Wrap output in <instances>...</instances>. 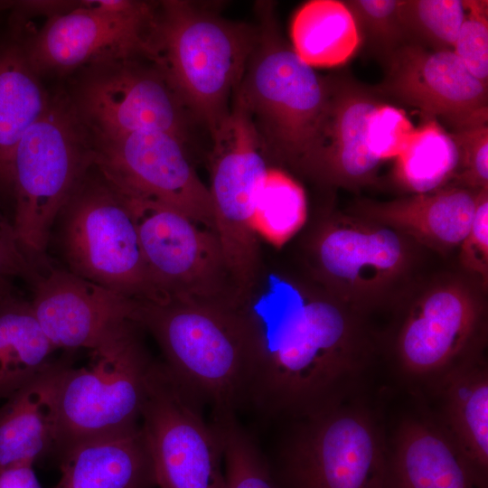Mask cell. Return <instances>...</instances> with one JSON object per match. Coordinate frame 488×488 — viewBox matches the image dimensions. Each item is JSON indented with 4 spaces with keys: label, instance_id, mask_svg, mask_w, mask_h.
Wrapping results in <instances>:
<instances>
[{
    "label": "cell",
    "instance_id": "cell-16",
    "mask_svg": "<svg viewBox=\"0 0 488 488\" xmlns=\"http://www.w3.org/2000/svg\"><path fill=\"white\" fill-rule=\"evenodd\" d=\"M383 63L385 77L375 87L382 98L439 118L453 131L487 124L488 86L470 74L453 51L407 42Z\"/></svg>",
    "mask_w": 488,
    "mask_h": 488
},
{
    "label": "cell",
    "instance_id": "cell-27",
    "mask_svg": "<svg viewBox=\"0 0 488 488\" xmlns=\"http://www.w3.org/2000/svg\"><path fill=\"white\" fill-rule=\"evenodd\" d=\"M458 169L459 152L451 133L428 118L396 157L393 174L400 187L418 194L455 185Z\"/></svg>",
    "mask_w": 488,
    "mask_h": 488
},
{
    "label": "cell",
    "instance_id": "cell-21",
    "mask_svg": "<svg viewBox=\"0 0 488 488\" xmlns=\"http://www.w3.org/2000/svg\"><path fill=\"white\" fill-rule=\"evenodd\" d=\"M70 365L69 358L52 360L0 404V468L54 454L60 387Z\"/></svg>",
    "mask_w": 488,
    "mask_h": 488
},
{
    "label": "cell",
    "instance_id": "cell-6",
    "mask_svg": "<svg viewBox=\"0 0 488 488\" xmlns=\"http://www.w3.org/2000/svg\"><path fill=\"white\" fill-rule=\"evenodd\" d=\"M346 399L294 418L268 460L281 488H386L382 433L367 408Z\"/></svg>",
    "mask_w": 488,
    "mask_h": 488
},
{
    "label": "cell",
    "instance_id": "cell-5",
    "mask_svg": "<svg viewBox=\"0 0 488 488\" xmlns=\"http://www.w3.org/2000/svg\"><path fill=\"white\" fill-rule=\"evenodd\" d=\"M93 162L92 134L70 96H51L12 161V223L33 266L44 258L54 221Z\"/></svg>",
    "mask_w": 488,
    "mask_h": 488
},
{
    "label": "cell",
    "instance_id": "cell-28",
    "mask_svg": "<svg viewBox=\"0 0 488 488\" xmlns=\"http://www.w3.org/2000/svg\"><path fill=\"white\" fill-rule=\"evenodd\" d=\"M305 219L303 187L286 173L268 168L256 200V228L274 243L282 244L302 228Z\"/></svg>",
    "mask_w": 488,
    "mask_h": 488
},
{
    "label": "cell",
    "instance_id": "cell-37",
    "mask_svg": "<svg viewBox=\"0 0 488 488\" xmlns=\"http://www.w3.org/2000/svg\"><path fill=\"white\" fill-rule=\"evenodd\" d=\"M0 488H42L33 465L21 464L0 468Z\"/></svg>",
    "mask_w": 488,
    "mask_h": 488
},
{
    "label": "cell",
    "instance_id": "cell-15",
    "mask_svg": "<svg viewBox=\"0 0 488 488\" xmlns=\"http://www.w3.org/2000/svg\"><path fill=\"white\" fill-rule=\"evenodd\" d=\"M125 60L87 67L70 96L92 134L161 131L187 141L193 120L151 62Z\"/></svg>",
    "mask_w": 488,
    "mask_h": 488
},
{
    "label": "cell",
    "instance_id": "cell-31",
    "mask_svg": "<svg viewBox=\"0 0 488 488\" xmlns=\"http://www.w3.org/2000/svg\"><path fill=\"white\" fill-rule=\"evenodd\" d=\"M343 2L354 19L361 46H365L382 61L408 42L399 17L400 0Z\"/></svg>",
    "mask_w": 488,
    "mask_h": 488
},
{
    "label": "cell",
    "instance_id": "cell-2",
    "mask_svg": "<svg viewBox=\"0 0 488 488\" xmlns=\"http://www.w3.org/2000/svg\"><path fill=\"white\" fill-rule=\"evenodd\" d=\"M131 321L156 341L171 373L212 416L245 404L249 337L242 305L167 297L136 300Z\"/></svg>",
    "mask_w": 488,
    "mask_h": 488
},
{
    "label": "cell",
    "instance_id": "cell-12",
    "mask_svg": "<svg viewBox=\"0 0 488 488\" xmlns=\"http://www.w3.org/2000/svg\"><path fill=\"white\" fill-rule=\"evenodd\" d=\"M123 195L134 214L152 282L163 299L244 302L214 230L158 202Z\"/></svg>",
    "mask_w": 488,
    "mask_h": 488
},
{
    "label": "cell",
    "instance_id": "cell-23",
    "mask_svg": "<svg viewBox=\"0 0 488 488\" xmlns=\"http://www.w3.org/2000/svg\"><path fill=\"white\" fill-rule=\"evenodd\" d=\"M386 488H478L460 452L432 418L399 425L388 452Z\"/></svg>",
    "mask_w": 488,
    "mask_h": 488
},
{
    "label": "cell",
    "instance_id": "cell-34",
    "mask_svg": "<svg viewBox=\"0 0 488 488\" xmlns=\"http://www.w3.org/2000/svg\"><path fill=\"white\" fill-rule=\"evenodd\" d=\"M459 152L455 185L474 191L488 189V126L451 132Z\"/></svg>",
    "mask_w": 488,
    "mask_h": 488
},
{
    "label": "cell",
    "instance_id": "cell-4",
    "mask_svg": "<svg viewBox=\"0 0 488 488\" xmlns=\"http://www.w3.org/2000/svg\"><path fill=\"white\" fill-rule=\"evenodd\" d=\"M257 39L234 94L246 106L267 159L298 172L312 152L328 103L329 77L303 61L260 5Z\"/></svg>",
    "mask_w": 488,
    "mask_h": 488
},
{
    "label": "cell",
    "instance_id": "cell-33",
    "mask_svg": "<svg viewBox=\"0 0 488 488\" xmlns=\"http://www.w3.org/2000/svg\"><path fill=\"white\" fill-rule=\"evenodd\" d=\"M414 129L403 110L383 102L368 116L366 144L371 154L382 162L403 151Z\"/></svg>",
    "mask_w": 488,
    "mask_h": 488
},
{
    "label": "cell",
    "instance_id": "cell-29",
    "mask_svg": "<svg viewBox=\"0 0 488 488\" xmlns=\"http://www.w3.org/2000/svg\"><path fill=\"white\" fill-rule=\"evenodd\" d=\"M222 440L225 488H281L268 462L236 414L212 418Z\"/></svg>",
    "mask_w": 488,
    "mask_h": 488
},
{
    "label": "cell",
    "instance_id": "cell-26",
    "mask_svg": "<svg viewBox=\"0 0 488 488\" xmlns=\"http://www.w3.org/2000/svg\"><path fill=\"white\" fill-rule=\"evenodd\" d=\"M290 35L296 53L313 68L341 65L361 47L354 19L343 1L306 2L295 14Z\"/></svg>",
    "mask_w": 488,
    "mask_h": 488
},
{
    "label": "cell",
    "instance_id": "cell-30",
    "mask_svg": "<svg viewBox=\"0 0 488 488\" xmlns=\"http://www.w3.org/2000/svg\"><path fill=\"white\" fill-rule=\"evenodd\" d=\"M466 9L461 0H400L399 17L408 42L453 51Z\"/></svg>",
    "mask_w": 488,
    "mask_h": 488
},
{
    "label": "cell",
    "instance_id": "cell-3",
    "mask_svg": "<svg viewBox=\"0 0 488 488\" xmlns=\"http://www.w3.org/2000/svg\"><path fill=\"white\" fill-rule=\"evenodd\" d=\"M257 27L229 21L199 4L158 3L153 64L193 120L211 135L230 109L257 39Z\"/></svg>",
    "mask_w": 488,
    "mask_h": 488
},
{
    "label": "cell",
    "instance_id": "cell-22",
    "mask_svg": "<svg viewBox=\"0 0 488 488\" xmlns=\"http://www.w3.org/2000/svg\"><path fill=\"white\" fill-rule=\"evenodd\" d=\"M58 459L61 476L54 488H156L140 423L80 442Z\"/></svg>",
    "mask_w": 488,
    "mask_h": 488
},
{
    "label": "cell",
    "instance_id": "cell-17",
    "mask_svg": "<svg viewBox=\"0 0 488 488\" xmlns=\"http://www.w3.org/2000/svg\"><path fill=\"white\" fill-rule=\"evenodd\" d=\"M33 310L57 349L92 350L131 321L135 300L68 269L39 261L29 282Z\"/></svg>",
    "mask_w": 488,
    "mask_h": 488
},
{
    "label": "cell",
    "instance_id": "cell-32",
    "mask_svg": "<svg viewBox=\"0 0 488 488\" xmlns=\"http://www.w3.org/2000/svg\"><path fill=\"white\" fill-rule=\"evenodd\" d=\"M465 18L453 52L476 80L488 86L487 1H464Z\"/></svg>",
    "mask_w": 488,
    "mask_h": 488
},
{
    "label": "cell",
    "instance_id": "cell-13",
    "mask_svg": "<svg viewBox=\"0 0 488 488\" xmlns=\"http://www.w3.org/2000/svg\"><path fill=\"white\" fill-rule=\"evenodd\" d=\"M477 284L469 277H442L408 305L394 341L396 360L405 375L432 380L484 348L486 307Z\"/></svg>",
    "mask_w": 488,
    "mask_h": 488
},
{
    "label": "cell",
    "instance_id": "cell-18",
    "mask_svg": "<svg viewBox=\"0 0 488 488\" xmlns=\"http://www.w3.org/2000/svg\"><path fill=\"white\" fill-rule=\"evenodd\" d=\"M329 98L314 146L300 173L350 189L373 183L381 162L366 144V122L383 98L346 77H329Z\"/></svg>",
    "mask_w": 488,
    "mask_h": 488
},
{
    "label": "cell",
    "instance_id": "cell-1",
    "mask_svg": "<svg viewBox=\"0 0 488 488\" xmlns=\"http://www.w3.org/2000/svg\"><path fill=\"white\" fill-rule=\"evenodd\" d=\"M242 311L245 403L267 418L294 419L348 398L372 359L362 314L319 285L271 276Z\"/></svg>",
    "mask_w": 488,
    "mask_h": 488
},
{
    "label": "cell",
    "instance_id": "cell-35",
    "mask_svg": "<svg viewBox=\"0 0 488 488\" xmlns=\"http://www.w3.org/2000/svg\"><path fill=\"white\" fill-rule=\"evenodd\" d=\"M460 264L483 290L488 285V189L478 193L469 230L459 245Z\"/></svg>",
    "mask_w": 488,
    "mask_h": 488
},
{
    "label": "cell",
    "instance_id": "cell-36",
    "mask_svg": "<svg viewBox=\"0 0 488 488\" xmlns=\"http://www.w3.org/2000/svg\"><path fill=\"white\" fill-rule=\"evenodd\" d=\"M34 273L35 267L18 244L12 221L0 210V283L13 277L30 282Z\"/></svg>",
    "mask_w": 488,
    "mask_h": 488
},
{
    "label": "cell",
    "instance_id": "cell-10",
    "mask_svg": "<svg viewBox=\"0 0 488 488\" xmlns=\"http://www.w3.org/2000/svg\"><path fill=\"white\" fill-rule=\"evenodd\" d=\"M157 23L158 3L72 2L18 42L38 76L117 61L153 62Z\"/></svg>",
    "mask_w": 488,
    "mask_h": 488
},
{
    "label": "cell",
    "instance_id": "cell-8",
    "mask_svg": "<svg viewBox=\"0 0 488 488\" xmlns=\"http://www.w3.org/2000/svg\"><path fill=\"white\" fill-rule=\"evenodd\" d=\"M132 321L96 348L89 362L67 368L59 392L54 454L76 444L139 425L154 362Z\"/></svg>",
    "mask_w": 488,
    "mask_h": 488
},
{
    "label": "cell",
    "instance_id": "cell-11",
    "mask_svg": "<svg viewBox=\"0 0 488 488\" xmlns=\"http://www.w3.org/2000/svg\"><path fill=\"white\" fill-rule=\"evenodd\" d=\"M202 404L163 361H154L140 426L156 488H225L221 436L203 418Z\"/></svg>",
    "mask_w": 488,
    "mask_h": 488
},
{
    "label": "cell",
    "instance_id": "cell-20",
    "mask_svg": "<svg viewBox=\"0 0 488 488\" xmlns=\"http://www.w3.org/2000/svg\"><path fill=\"white\" fill-rule=\"evenodd\" d=\"M483 350L431 380L441 404L436 421L460 452L478 488H488V366Z\"/></svg>",
    "mask_w": 488,
    "mask_h": 488
},
{
    "label": "cell",
    "instance_id": "cell-7",
    "mask_svg": "<svg viewBox=\"0 0 488 488\" xmlns=\"http://www.w3.org/2000/svg\"><path fill=\"white\" fill-rule=\"evenodd\" d=\"M57 219L68 270L133 300L163 299L145 262L127 200L94 164Z\"/></svg>",
    "mask_w": 488,
    "mask_h": 488
},
{
    "label": "cell",
    "instance_id": "cell-25",
    "mask_svg": "<svg viewBox=\"0 0 488 488\" xmlns=\"http://www.w3.org/2000/svg\"><path fill=\"white\" fill-rule=\"evenodd\" d=\"M18 42L0 47V187H12L13 155L50 101Z\"/></svg>",
    "mask_w": 488,
    "mask_h": 488
},
{
    "label": "cell",
    "instance_id": "cell-14",
    "mask_svg": "<svg viewBox=\"0 0 488 488\" xmlns=\"http://www.w3.org/2000/svg\"><path fill=\"white\" fill-rule=\"evenodd\" d=\"M92 136L93 164L118 192L163 203L215 231L210 190L192 166L185 142L161 131Z\"/></svg>",
    "mask_w": 488,
    "mask_h": 488
},
{
    "label": "cell",
    "instance_id": "cell-24",
    "mask_svg": "<svg viewBox=\"0 0 488 488\" xmlns=\"http://www.w3.org/2000/svg\"><path fill=\"white\" fill-rule=\"evenodd\" d=\"M52 344L30 300L0 283V404L52 361Z\"/></svg>",
    "mask_w": 488,
    "mask_h": 488
},
{
    "label": "cell",
    "instance_id": "cell-9",
    "mask_svg": "<svg viewBox=\"0 0 488 488\" xmlns=\"http://www.w3.org/2000/svg\"><path fill=\"white\" fill-rule=\"evenodd\" d=\"M412 242L390 227L333 214L313 234L311 270L323 289L363 315L397 300L412 272Z\"/></svg>",
    "mask_w": 488,
    "mask_h": 488
},
{
    "label": "cell",
    "instance_id": "cell-19",
    "mask_svg": "<svg viewBox=\"0 0 488 488\" xmlns=\"http://www.w3.org/2000/svg\"><path fill=\"white\" fill-rule=\"evenodd\" d=\"M480 191L449 185L393 201L363 200L354 205L352 214L390 227L414 242L444 253L459 247L465 237Z\"/></svg>",
    "mask_w": 488,
    "mask_h": 488
}]
</instances>
